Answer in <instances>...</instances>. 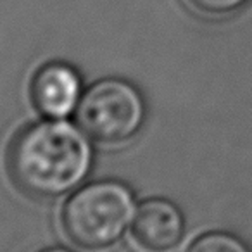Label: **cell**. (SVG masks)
Instances as JSON below:
<instances>
[{
  "mask_svg": "<svg viewBox=\"0 0 252 252\" xmlns=\"http://www.w3.org/2000/svg\"><path fill=\"white\" fill-rule=\"evenodd\" d=\"M185 252H249L247 245L226 231H207L190 242Z\"/></svg>",
  "mask_w": 252,
  "mask_h": 252,
  "instance_id": "obj_6",
  "label": "cell"
},
{
  "mask_svg": "<svg viewBox=\"0 0 252 252\" xmlns=\"http://www.w3.org/2000/svg\"><path fill=\"white\" fill-rule=\"evenodd\" d=\"M90 137L64 119L25 126L9 145L7 169L19 190L36 199H57L85 182L92 169Z\"/></svg>",
  "mask_w": 252,
  "mask_h": 252,
  "instance_id": "obj_1",
  "label": "cell"
},
{
  "mask_svg": "<svg viewBox=\"0 0 252 252\" xmlns=\"http://www.w3.org/2000/svg\"><path fill=\"white\" fill-rule=\"evenodd\" d=\"M145 100L140 90L121 78L94 83L76 107L81 130L100 145H121L131 140L145 123Z\"/></svg>",
  "mask_w": 252,
  "mask_h": 252,
  "instance_id": "obj_3",
  "label": "cell"
},
{
  "mask_svg": "<svg viewBox=\"0 0 252 252\" xmlns=\"http://www.w3.org/2000/svg\"><path fill=\"white\" fill-rule=\"evenodd\" d=\"M130 235L144 252H171L185 235V218L171 200L147 199L135 211Z\"/></svg>",
  "mask_w": 252,
  "mask_h": 252,
  "instance_id": "obj_5",
  "label": "cell"
},
{
  "mask_svg": "<svg viewBox=\"0 0 252 252\" xmlns=\"http://www.w3.org/2000/svg\"><path fill=\"white\" fill-rule=\"evenodd\" d=\"M135 197L125 183L100 180L78 189L66 200L61 224L74 245L102 251L114 245L135 216Z\"/></svg>",
  "mask_w": 252,
  "mask_h": 252,
  "instance_id": "obj_2",
  "label": "cell"
},
{
  "mask_svg": "<svg viewBox=\"0 0 252 252\" xmlns=\"http://www.w3.org/2000/svg\"><path fill=\"white\" fill-rule=\"evenodd\" d=\"M38 252H73L69 249H64V247H49V249H42Z\"/></svg>",
  "mask_w": 252,
  "mask_h": 252,
  "instance_id": "obj_8",
  "label": "cell"
},
{
  "mask_svg": "<svg viewBox=\"0 0 252 252\" xmlns=\"http://www.w3.org/2000/svg\"><path fill=\"white\" fill-rule=\"evenodd\" d=\"M197 12L207 16H226L242 9L249 0H187Z\"/></svg>",
  "mask_w": 252,
  "mask_h": 252,
  "instance_id": "obj_7",
  "label": "cell"
},
{
  "mask_svg": "<svg viewBox=\"0 0 252 252\" xmlns=\"http://www.w3.org/2000/svg\"><path fill=\"white\" fill-rule=\"evenodd\" d=\"M81 76L71 64L50 61L35 71L30 81L32 104L43 118L64 119L81 100Z\"/></svg>",
  "mask_w": 252,
  "mask_h": 252,
  "instance_id": "obj_4",
  "label": "cell"
}]
</instances>
